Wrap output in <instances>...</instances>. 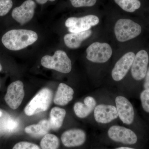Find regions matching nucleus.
<instances>
[{"label":"nucleus","mask_w":149,"mask_h":149,"mask_svg":"<svg viewBox=\"0 0 149 149\" xmlns=\"http://www.w3.org/2000/svg\"><path fill=\"white\" fill-rule=\"evenodd\" d=\"M37 33L28 29H12L2 37V44L11 51L20 50L34 44L37 41Z\"/></svg>","instance_id":"nucleus-1"},{"label":"nucleus","mask_w":149,"mask_h":149,"mask_svg":"<svg viewBox=\"0 0 149 149\" xmlns=\"http://www.w3.org/2000/svg\"><path fill=\"white\" fill-rule=\"evenodd\" d=\"M142 32V27L130 19L120 18L116 22L114 34L118 42H124L138 37Z\"/></svg>","instance_id":"nucleus-2"},{"label":"nucleus","mask_w":149,"mask_h":149,"mask_svg":"<svg viewBox=\"0 0 149 149\" xmlns=\"http://www.w3.org/2000/svg\"><path fill=\"white\" fill-rule=\"evenodd\" d=\"M42 65L48 69H53L63 73H68L72 70V63L66 53L58 50L53 56L46 55L42 58Z\"/></svg>","instance_id":"nucleus-3"},{"label":"nucleus","mask_w":149,"mask_h":149,"mask_svg":"<svg viewBox=\"0 0 149 149\" xmlns=\"http://www.w3.org/2000/svg\"><path fill=\"white\" fill-rule=\"evenodd\" d=\"M52 97V92L51 90L43 88L27 104L24 108V113L28 116H32L46 111L50 106Z\"/></svg>","instance_id":"nucleus-4"},{"label":"nucleus","mask_w":149,"mask_h":149,"mask_svg":"<svg viewBox=\"0 0 149 149\" xmlns=\"http://www.w3.org/2000/svg\"><path fill=\"white\" fill-rule=\"evenodd\" d=\"M87 59L95 63L107 62L111 58L113 51L109 44L95 42L90 45L86 51Z\"/></svg>","instance_id":"nucleus-5"},{"label":"nucleus","mask_w":149,"mask_h":149,"mask_svg":"<svg viewBox=\"0 0 149 149\" xmlns=\"http://www.w3.org/2000/svg\"><path fill=\"white\" fill-rule=\"evenodd\" d=\"M100 19L95 15H88L81 17H70L66 19L65 26L70 33H77L91 29L99 24Z\"/></svg>","instance_id":"nucleus-6"},{"label":"nucleus","mask_w":149,"mask_h":149,"mask_svg":"<svg viewBox=\"0 0 149 149\" xmlns=\"http://www.w3.org/2000/svg\"><path fill=\"white\" fill-rule=\"evenodd\" d=\"M24 96L23 83L20 80H17L9 85L4 99L8 105L12 109L15 110L20 105Z\"/></svg>","instance_id":"nucleus-7"},{"label":"nucleus","mask_w":149,"mask_h":149,"mask_svg":"<svg viewBox=\"0 0 149 149\" xmlns=\"http://www.w3.org/2000/svg\"><path fill=\"white\" fill-rule=\"evenodd\" d=\"M108 135L113 141L125 145H133L138 141L137 136L133 131L119 125L111 127L108 131Z\"/></svg>","instance_id":"nucleus-8"},{"label":"nucleus","mask_w":149,"mask_h":149,"mask_svg":"<svg viewBox=\"0 0 149 149\" xmlns=\"http://www.w3.org/2000/svg\"><path fill=\"white\" fill-rule=\"evenodd\" d=\"M36 4L32 0H26L19 6L15 8L12 12L13 18L21 25L30 21L35 14Z\"/></svg>","instance_id":"nucleus-9"},{"label":"nucleus","mask_w":149,"mask_h":149,"mask_svg":"<svg viewBox=\"0 0 149 149\" xmlns=\"http://www.w3.org/2000/svg\"><path fill=\"white\" fill-rule=\"evenodd\" d=\"M149 61L148 54L145 50H141L136 54L131 67V74L135 80L140 81L145 78Z\"/></svg>","instance_id":"nucleus-10"},{"label":"nucleus","mask_w":149,"mask_h":149,"mask_svg":"<svg viewBox=\"0 0 149 149\" xmlns=\"http://www.w3.org/2000/svg\"><path fill=\"white\" fill-rule=\"evenodd\" d=\"M135 56L133 52H128L118 61L111 72L112 77L114 81H120L124 78L131 68Z\"/></svg>","instance_id":"nucleus-11"},{"label":"nucleus","mask_w":149,"mask_h":149,"mask_svg":"<svg viewBox=\"0 0 149 149\" xmlns=\"http://www.w3.org/2000/svg\"><path fill=\"white\" fill-rule=\"evenodd\" d=\"M118 116L124 124L130 125L134 119V111L132 104L126 98L118 96L115 99Z\"/></svg>","instance_id":"nucleus-12"},{"label":"nucleus","mask_w":149,"mask_h":149,"mask_svg":"<svg viewBox=\"0 0 149 149\" xmlns=\"http://www.w3.org/2000/svg\"><path fill=\"white\" fill-rule=\"evenodd\" d=\"M94 117L97 122L106 124L118 117L116 107L111 105L101 104L94 109Z\"/></svg>","instance_id":"nucleus-13"},{"label":"nucleus","mask_w":149,"mask_h":149,"mask_svg":"<svg viewBox=\"0 0 149 149\" xmlns=\"http://www.w3.org/2000/svg\"><path fill=\"white\" fill-rule=\"evenodd\" d=\"M61 140L63 145L68 148L80 146L86 141V133L81 129H70L63 133Z\"/></svg>","instance_id":"nucleus-14"},{"label":"nucleus","mask_w":149,"mask_h":149,"mask_svg":"<svg viewBox=\"0 0 149 149\" xmlns=\"http://www.w3.org/2000/svg\"><path fill=\"white\" fill-rule=\"evenodd\" d=\"M73 94L74 91L71 87L65 83H61L54 97V103L58 105H66L73 99Z\"/></svg>","instance_id":"nucleus-15"},{"label":"nucleus","mask_w":149,"mask_h":149,"mask_svg":"<svg viewBox=\"0 0 149 149\" xmlns=\"http://www.w3.org/2000/svg\"><path fill=\"white\" fill-rule=\"evenodd\" d=\"M92 30H87L77 33H70L65 35L64 41L65 45L71 49L80 47L82 42L92 35Z\"/></svg>","instance_id":"nucleus-16"},{"label":"nucleus","mask_w":149,"mask_h":149,"mask_svg":"<svg viewBox=\"0 0 149 149\" xmlns=\"http://www.w3.org/2000/svg\"><path fill=\"white\" fill-rule=\"evenodd\" d=\"M96 105L95 100L91 96L86 97L84 100V103L77 102L74 104L73 109L74 113L77 117L85 118L95 109Z\"/></svg>","instance_id":"nucleus-17"},{"label":"nucleus","mask_w":149,"mask_h":149,"mask_svg":"<svg viewBox=\"0 0 149 149\" xmlns=\"http://www.w3.org/2000/svg\"><path fill=\"white\" fill-rule=\"evenodd\" d=\"M51 129L49 120L44 119L41 120L38 124H33L27 126L24 131L27 134L35 137H41L47 134Z\"/></svg>","instance_id":"nucleus-18"},{"label":"nucleus","mask_w":149,"mask_h":149,"mask_svg":"<svg viewBox=\"0 0 149 149\" xmlns=\"http://www.w3.org/2000/svg\"><path fill=\"white\" fill-rule=\"evenodd\" d=\"M66 115V111L63 109L55 107L51 110L49 120L51 129L58 130L62 125Z\"/></svg>","instance_id":"nucleus-19"},{"label":"nucleus","mask_w":149,"mask_h":149,"mask_svg":"<svg viewBox=\"0 0 149 149\" xmlns=\"http://www.w3.org/2000/svg\"><path fill=\"white\" fill-rule=\"evenodd\" d=\"M115 3L124 11L133 13L141 8V0H113Z\"/></svg>","instance_id":"nucleus-20"},{"label":"nucleus","mask_w":149,"mask_h":149,"mask_svg":"<svg viewBox=\"0 0 149 149\" xmlns=\"http://www.w3.org/2000/svg\"><path fill=\"white\" fill-rule=\"evenodd\" d=\"M40 146L42 149H58L59 146V141L55 135L47 133L41 140Z\"/></svg>","instance_id":"nucleus-21"},{"label":"nucleus","mask_w":149,"mask_h":149,"mask_svg":"<svg viewBox=\"0 0 149 149\" xmlns=\"http://www.w3.org/2000/svg\"><path fill=\"white\" fill-rule=\"evenodd\" d=\"M97 0H69L74 8L91 7L95 5Z\"/></svg>","instance_id":"nucleus-22"},{"label":"nucleus","mask_w":149,"mask_h":149,"mask_svg":"<svg viewBox=\"0 0 149 149\" xmlns=\"http://www.w3.org/2000/svg\"><path fill=\"white\" fill-rule=\"evenodd\" d=\"M13 6L12 0H0V16H3L8 13Z\"/></svg>","instance_id":"nucleus-23"},{"label":"nucleus","mask_w":149,"mask_h":149,"mask_svg":"<svg viewBox=\"0 0 149 149\" xmlns=\"http://www.w3.org/2000/svg\"><path fill=\"white\" fill-rule=\"evenodd\" d=\"M140 98L143 109L149 113V90H144L141 93Z\"/></svg>","instance_id":"nucleus-24"},{"label":"nucleus","mask_w":149,"mask_h":149,"mask_svg":"<svg viewBox=\"0 0 149 149\" xmlns=\"http://www.w3.org/2000/svg\"><path fill=\"white\" fill-rule=\"evenodd\" d=\"M13 149H40L36 144L27 142H20L14 146Z\"/></svg>","instance_id":"nucleus-25"},{"label":"nucleus","mask_w":149,"mask_h":149,"mask_svg":"<svg viewBox=\"0 0 149 149\" xmlns=\"http://www.w3.org/2000/svg\"><path fill=\"white\" fill-rule=\"evenodd\" d=\"M18 126V123L14 119H9L6 123L5 128L9 132H13L16 130Z\"/></svg>","instance_id":"nucleus-26"},{"label":"nucleus","mask_w":149,"mask_h":149,"mask_svg":"<svg viewBox=\"0 0 149 149\" xmlns=\"http://www.w3.org/2000/svg\"><path fill=\"white\" fill-rule=\"evenodd\" d=\"M144 88L145 90H149V66L145 77V81L143 85Z\"/></svg>","instance_id":"nucleus-27"},{"label":"nucleus","mask_w":149,"mask_h":149,"mask_svg":"<svg viewBox=\"0 0 149 149\" xmlns=\"http://www.w3.org/2000/svg\"><path fill=\"white\" fill-rule=\"evenodd\" d=\"M36 2L38 3L39 4H44L47 2L48 1H49L51 2H54L56 0H35Z\"/></svg>","instance_id":"nucleus-28"},{"label":"nucleus","mask_w":149,"mask_h":149,"mask_svg":"<svg viewBox=\"0 0 149 149\" xmlns=\"http://www.w3.org/2000/svg\"><path fill=\"white\" fill-rule=\"evenodd\" d=\"M115 149H136L133 148H129V147H122L120 148H117Z\"/></svg>","instance_id":"nucleus-29"},{"label":"nucleus","mask_w":149,"mask_h":149,"mask_svg":"<svg viewBox=\"0 0 149 149\" xmlns=\"http://www.w3.org/2000/svg\"><path fill=\"white\" fill-rule=\"evenodd\" d=\"M2 69V66L1 65L0 63V72L1 71Z\"/></svg>","instance_id":"nucleus-30"},{"label":"nucleus","mask_w":149,"mask_h":149,"mask_svg":"<svg viewBox=\"0 0 149 149\" xmlns=\"http://www.w3.org/2000/svg\"><path fill=\"white\" fill-rule=\"evenodd\" d=\"M2 115V113L1 111H0V117Z\"/></svg>","instance_id":"nucleus-31"},{"label":"nucleus","mask_w":149,"mask_h":149,"mask_svg":"<svg viewBox=\"0 0 149 149\" xmlns=\"http://www.w3.org/2000/svg\"><path fill=\"white\" fill-rule=\"evenodd\" d=\"M0 87H1V85H0Z\"/></svg>","instance_id":"nucleus-32"}]
</instances>
